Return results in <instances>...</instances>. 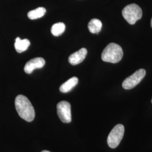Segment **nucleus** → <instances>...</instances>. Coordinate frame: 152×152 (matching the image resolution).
Masks as SVG:
<instances>
[{"instance_id":"13","label":"nucleus","mask_w":152,"mask_h":152,"mask_svg":"<svg viewBox=\"0 0 152 152\" xmlns=\"http://www.w3.org/2000/svg\"><path fill=\"white\" fill-rule=\"evenodd\" d=\"M65 30V25L61 22L54 24L52 27L51 32L54 36H59L64 32Z\"/></svg>"},{"instance_id":"12","label":"nucleus","mask_w":152,"mask_h":152,"mask_svg":"<svg viewBox=\"0 0 152 152\" xmlns=\"http://www.w3.org/2000/svg\"><path fill=\"white\" fill-rule=\"evenodd\" d=\"M46 12L45 8L39 7L35 10H31L28 13V17L31 20H35L44 16Z\"/></svg>"},{"instance_id":"3","label":"nucleus","mask_w":152,"mask_h":152,"mask_svg":"<svg viewBox=\"0 0 152 152\" xmlns=\"http://www.w3.org/2000/svg\"><path fill=\"white\" fill-rule=\"evenodd\" d=\"M122 14L125 20L131 25L135 24L137 20L141 19L142 15L140 7L135 4L125 6L122 11Z\"/></svg>"},{"instance_id":"4","label":"nucleus","mask_w":152,"mask_h":152,"mask_svg":"<svg viewBox=\"0 0 152 152\" xmlns=\"http://www.w3.org/2000/svg\"><path fill=\"white\" fill-rule=\"evenodd\" d=\"M125 132L124 126L122 124L115 125L109 133L107 138V143L110 148L114 149L120 144Z\"/></svg>"},{"instance_id":"11","label":"nucleus","mask_w":152,"mask_h":152,"mask_svg":"<svg viewBox=\"0 0 152 152\" xmlns=\"http://www.w3.org/2000/svg\"><path fill=\"white\" fill-rule=\"evenodd\" d=\"M88 28L91 33H99L102 30V23L98 19H92L88 24Z\"/></svg>"},{"instance_id":"16","label":"nucleus","mask_w":152,"mask_h":152,"mask_svg":"<svg viewBox=\"0 0 152 152\" xmlns=\"http://www.w3.org/2000/svg\"></svg>"},{"instance_id":"5","label":"nucleus","mask_w":152,"mask_h":152,"mask_svg":"<svg viewBox=\"0 0 152 152\" xmlns=\"http://www.w3.org/2000/svg\"><path fill=\"white\" fill-rule=\"evenodd\" d=\"M146 75V71L143 69L136 71L134 74L126 78L122 83V87L126 90H130L136 86L142 80Z\"/></svg>"},{"instance_id":"10","label":"nucleus","mask_w":152,"mask_h":152,"mask_svg":"<svg viewBox=\"0 0 152 152\" xmlns=\"http://www.w3.org/2000/svg\"><path fill=\"white\" fill-rule=\"evenodd\" d=\"M30 45V41L28 39H21L19 37H17L15 39L14 46L16 51L19 53H21L26 51Z\"/></svg>"},{"instance_id":"15","label":"nucleus","mask_w":152,"mask_h":152,"mask_svg":"<svg viewBox=\"0 0 152 152\" xmlns=\"http://www.w3.org/2000/svg\"><path fill=\"white\" fill-rule=\"evenodd\" d=\"M151 27L152 28V19H151Z\"/></svg>"},{"instance_id":"6","label":"nucleus","mask_w":152,"mask_h":152,"mask_svg":"<svg viewBox=\"0 0 152 152\" xmlns=\"http://www.w3.org/2000/svg\"><path fill=\"white\" fill-rule=\"evenodd\" d=\"M57 113L61 121L68 124L72 121L71 106L69 103L66 101H61L57 104Z\"/></svg>"},{"instance_id":"7","label":"nucleus","mask_w":152,"mask_h":152,"mask_svg":"<svg viewBox=\"0 0 152 152\" xmlns=\"http://www.w3.org/2000/svg\"><path fill=\"white\" fill-rule=\"evenodd\" d=\"M45 60L42 58H36L28 61L25 65L24 70L27 74H31L36 69H40L44 67Z\"/></svg>"},{"instance_id":"9","label":"nucleus","mask_w":152,"mask_h":152,"mask_svg":"<svg viewBox=\"0 0 152 152\" xmlns=\"http://www.w3.org/2000/svg\"><path fill=\"white\" fill-rule=\"evenodd\" d=\"M78 82V79L76 77H73L71 78L60 86L59 88L60 91L63 93L69 92L76 86Z\"/></svg>"},{"instance_id":"8","label":"nucleus","mask_w":152,"mask_h":152,"mask_svg":"<svg viewBox=\"0 0 152 152\" xmlns=\"http://www.w3.org/2000/svg\"><path fill=\"white\" fill-rule=\"evenodd\" d=\"M87 49L82 48L80 50L71 54L68 58L69 63L73 65H76L82 63L87 55Z\"/></svg>"},{"instance_id":"2","label":"nucleus","mask_w":152,"mask_h":152,"mask_svg":"<svg viewBox=\"0 0 152 152\" xmlns=\"http://www.w3.org/2000/svg\"><path fill=\"white\" fill-rule=\"evenodd\" d=\"M123 55V50L119 45L110 43L104 49L101 57L104 61L117 63L122 59Z\"/></svg>"},{"instance_id":"14","label":"nucleus","mask_w":152,"mask_h":152,"mask_svg":"<svg viewBox=\"0 0 152 152\" xmlns=\"http://www.w3.org/2000/svg\"><path fill=\"white\" fill-rule=\"evenodd\" d=\"M41 152H50V151H42Z\"/></svg>"},{"instance_id":"1","label":"nucleus","mask_w":152,"mask_h":152,"mask_svg":"<svg viewBox=\"0 0 152 152\" xmlns=\"http://www.w3.org/2000/svg\"><path fill=\"white\" fill-rule=\"evenodd\" d=\"M16 111L20 118L27 122H32L35 117V111L32 104L26 96L19 95L15 100Z\"/></svg>"}]
</instances>
